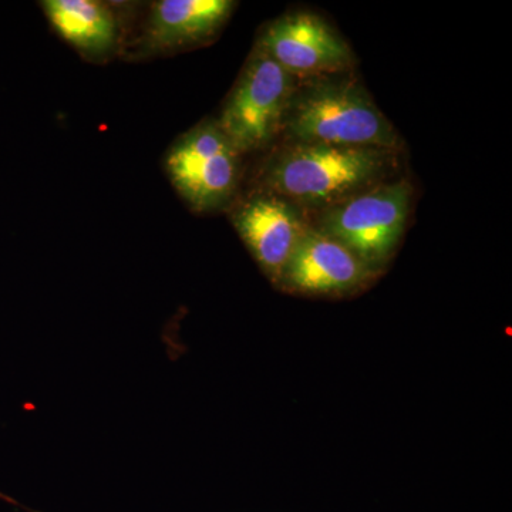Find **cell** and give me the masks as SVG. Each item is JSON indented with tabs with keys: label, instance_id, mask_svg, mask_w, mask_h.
<instances>
[{
	"label": "cell",
	"instance_id": "obj_1",
	"mask_svg": "<svg viewBox=\"0 0 512 512\" xmlns=\"http://www.w3.org/2000/svg\"><path fill=\"white\" fill-rule=\"evenodd\" d=\"M282 131L291 143L394 151L399 136L356 80L319 77L296 87Z\"/></svg>",
	"mask_w": 512,
	"mask_h": 512
},
{
	"label": "cell",
	"instance_id": "obj_2",
	"mask_svg": "<svg viewBox=\"0 0 512 512\" xmlns=\"http://www.w3.org/2000/svg\"><path fill=\"white\" fill-rule=\"evenodd\" d=\"M393 151L291 143L266 168L268 192L291 204L326 208L369 190L389 174Z\"/></svg>",
	"mask_w": 512,
	"mask_h": 512
},
{
	"label": "cell",
	"instance_id": "obj_3",
	"mask_svg": "<svg viewBox=\"0 0 512 512\" xmlns=\"http://www.w3.org/2000/svg\"><path fill=\"white\" fill-rule=\"evenodd\" d=\"M412 195L407 180L375 185L323 208L313 227L345 245L380 274L402 242Z\"/></svg>",
	"mask_w": 512,
	"mask_h": 512
},
{
	"label": "cell",
	"instance_id": "obj_4",
	"mask_svg": "<svg viewBox=\"0 0 512 512\" xmlns=\"http://www.w3.org/2000/svg\"><path fill=\"white\" fill-rule=\"evenodd\" d=\"M296 87L295 77L256 45L217 121L239 154L262 150L282 131Z\"/></svg>",
	"mask_w": 512,
	"mask_h": 512
},
{
	"label": "cell",
	"instance_id": "obj_5",
	"mask_svg": "<svg viewBox=\"0 0 512 512\" xmlns=\"http://www.w3.org/2000/svg\"><path fill=\"white\" fill-rule=\"evenodd\" d=\"M239 156L217 121H204L175 141L165 170L192 210L211 212L228 204L237 190Z\"/></svg>",
	"mask_w": 512,
	"mask_h": 512
},
{
	"label": "cell",
	"instance_id": "obj_6",
	"mask_svg": "<svg viewBox=\"0 0 512 512\" xmlns=\"http://www.w3.org/2000/svg\"><path fill=\"white\" fill-rule=\"evenodd\" d=\"M258 46L295 79L335 76L355 63L345 39L312 13H291L269 23Z\"/></svg>",
	"mask_w": 512,
	"mask_h": 512
},
{
	"label": "cell",
	"instance_id": "obj_7",
	"mask_svg": "<svg viewBox=\"0 0 512 512\" xmlns=\"http://www.w3.org/2000/svg\"><path fill=\"white\" fill-rule=\"evenodd\" d=\"M379 275L345 245L308 225L278 286L301 295L340 296L365 288Z\"/></svg>",
	"mask_w": 512,
	"mask_h": 512
},
{
	"label": "cell",
	"instance_id": "obj_8",
	"mask_svg": "<svg viewBox=\"0 0 512 512\" xmlns=\"http://www.w3.org/2000/svg\"><path fill=\"white\" fill-rule=\"evenodd\" d=\"M232 224L256 264L278 286L309 225L298 208L272 192H261L235 208Z\"/></svg>",
	"mask_w": 512,
	"mask_h": 512
},
{
	"label": "cell",
	"instance_id": "obj_9",
	"mask_svg": "<svg viewBox=\"0 0 512 512\" xmlns=\"http://www.w3.org/2000/svg\"><path fill=\"white\" fill-rule=\"evenodd\" d=\"M235 5L231 0H158L144 23L138 52L164 55L200 46L220 32Z\"/></svg>",
	"mask_w": 512,
	"mask_h": 512
},
{
	"label": "cell",
	"instance_id": "obj_10",
	"mask_svg": "<svg viewBox=\"0 0 512 512\" xmlns=\"http://www.w3.org/2000/svg\"><path fill=\"white\" fill-rule=\"evenodd\" d=\"M46 18L57 35L89 59H106L119 43V23L106 3L96 0H46Z\"/></svg>",
	"mask_w": 512,
	"mask_h": 512
}]
</instances>
